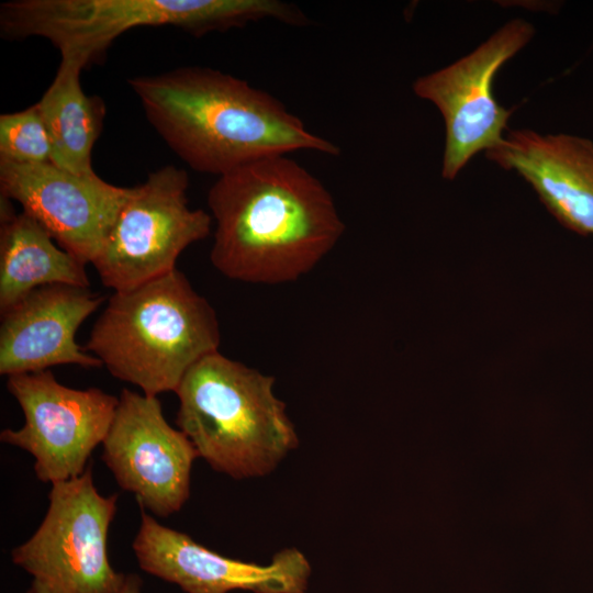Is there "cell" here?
Masks as SVG:
<instances>
[{"mask_svg": "<svg viewBox=\"0 0 593 593\" xmlns=\"http://www.w3.org/2000/svg\"><path fill=\"white\" fill-rule=\"evenodd\" d=\"M82 65L61 58L56 76L36 102L52 145V163L74 174L88 175L92 148L102 130L104 105L80 85Z\"/></svg>", "mask_w": 593, "mask_h": 593, "instance_id": "2e32d148", "label": "cell"}, {"mask_svg": "<svg viewBox=\"0 0 593 593\" xmlns=\"http://www.w3.org/2000/svg\"><path fill=\"white\" fill-rule=\"evenodd\" d=\"M488 159L527 181L564 227L593 235V143L568 134L507 130Z\"/></svg>", "mask_w": 593, "mask_h": 593, "instance_id": "5bb4252c", "label": "cell"}, {"mask_svg": "<svg viewBox=\"0 0 593 593\" xmlns=\"http://www.w3.org/2000/svg\"><path fill=\"white\" fill-rule=\"evenodd\" d=\"M7 389L22 410L24 424L3 429L0 440L31 454L35 474L44 483L82 474L112 425L119 398L98 388L66 387L51 370L10 376Z\"/></svg>", "mask_w": 593, "mask_h": 593, "instance_id": "ba28073f", "label": "cell"}, {"mask_svg": "<svg viewBox=\"0 0 593 593\" xmlns=\"http://www.w3.org/2000/svg\"><path fill=\"white\" fill-rule=\"evenodd\" d=\"M220 339L213 306L176 268L134 288L114 291L85 349L114 378L157 396L176 392L198 361L219 351Z\"/></svg>", "mask_w": 593, "mask_h": 593, "instance_id": "3957f363", "label": "cell"}, {"mask_svg": "<svg viewBox=\"0 0 593 593\" xmlns=\"http://www.w3.org/2000/svg\"><path fill=\"white\" fill-rule=\"evenodd\" d=\"M102 446L103 462L142 508L168 517L188 501L199 452L168 424L157 396L123 389Z\"/></svg>", "mask_w": 593, "mask_h": 593, "instance_id": "30bf717a", "label": "cell"}, {"mask_svg": "<svg viewBox=\"0 0 593 593\" xmlns=\"http://www.w3.org/2000/svg\"><path fill=\"white\" fill-rule=\"evenodd\" d=\"M141 588H142L141 578L135 574H128L126 577L125 584L120 593H142ZM27 593L30 592L27 591Z\"/></svg>", "mask_w": 593, "mask_h": 593, "instance_id": "ac0fdd59", "label": "cell"}, {"mask_svg": "<svg viewBox=\"0 0 593 593\" xmlns=\"http://www.w3.org/2000/svg\"><path fill=\"white\" fill-rule=\"evenodd\" d=\"M0 161L52 163V145L37 104L0 115Z\"/></svg>", "mask_w": 593, "mask_h": 593, "instance_id": "e0dca14e", "label": "cell"}, {"mask_svg": "<svg viewBox=\"0 0 593 593\" xmlns=\"http://www.w3.org/2000/svg\"><path fill=\"white\" fill-rule=\"evenodd\" d=\"M128 83L152 126L198 172L220 177L298 150L340 154L272 94L217 69L186 66Z\"/></svg>", "mask_w": 593, "mask_h": 593, "instance_id": "7a4b0ae2", "label": "cell"}, {"mask_svg": "<svg viewBox=\"0 0 593 593\" xmlns=\"http://www.w3.org/2000/svg\"><path fill=\"white\" fill-rule=\"evenodd\" d=\"M132 547L145 572L186 593H306L311 575L306 557L296 548L277 552L269 564L245 562L210 550L146 513Z\"/></svg>", "mask_w": 593, "mask_h": 593, "instance_id": "7c38bea8", "label": "cell"}, {"mask_svg": "<svg viewBox=\"0 0 593 593\" xmlns=\"http://www.w3.org/2000/svg\"><path fill=\"white\" fill-rule=\"evenodd\" d=\"M267 19L307 23L298 7L280 0H13L0 5L5 38L44 37L61 58L83 68L134 27L170 25L202 36Z\"/></svg>", "mask_w": 593, "mask_h": 593, "instance_id": "5b68a950", "label": "cell"}, {"mask_svg": "<svg viewBox=\"0 0 593 593\" xmlns=\"http://www.w3.org/2000/svg\"><path fill=\"white\" fill-rule=\"evenodd\" d=\"M89 288H37L1 313L0 373L37 372L59 365L102 367L76 342L79 326L103 303Z\"/></svg>", "mask_w": 593, "mask_h": 593, "instance_id": "4fadbf2b", "label": "cell"}, {"mask_svg": "<svg viewBox=\"0 0 593 593\" xmlns=\"http://www.w3.org/2000/svg\"><path fill=\"white\" fill-rule=\"evenodd\" d=\"M118 494L101 495L91 467L52 484L44 519L29 540L11 551L32 577L30 593H120L126 577L108 557V534Z\"/></svg>", "mask_w": 593, "mask_h": 593, "instance_id": "8992f818", "label": "cell"}, {"mask_svg": "<svg viewBox=\"0 0 593 593\" xmlns=\"http://www.w3.org/2000/svg\"><path fill=\"white\" fill-rule=\"evenodd\" d=\"M273 387V377L212 353L176 390V424L214 470L238 480L267 475L299 445Z\"/></svg>", "mask_w": 593, "mask_h": 593, "instance_id": "277c9868", "label": "cell"}, {"mask_svg": "<svg viewBox=\"0 0 593 593\" xmlns=\"http://www.w3.org/2000/svg\"><path fill=\"white\" fill-rule=\"evenodd\" d=\"M52 284L89 288L86 265L56 244L33 216L14 213L1 197L0 312Z\"/></svg>", "mask_w": 593, "mask_h": 593, "instance_id": "9a60e30c", "label": "cell"}, {"mask_svg": "<svg viewBox=\"0 0 593 593\" xmlns=\"http://www.w3.org/2000/svg\"><path fill=\"white\" fill-rule=\"evenodd\" d=\"M534 34L529 22L511 20L470 54L413 82L414 93L434 103L444 118L441 176L445 179H455L473 156L503 139L513 110L497 103L493 80Z\"/></svg>", "mask_w": 593, "mask_h": 593, "instance_id": "9c48e42d", "label": "cell"}, {"mask_svg": "<svg viewBox=\"0 0 593 593\" xmlns=\"http://www.w3.org/2000/svg\"><path fill=\"white\" fill-rule=\"evenodd\" d=\"M206 201L215 221L210 259L232 280L295 281L321 262L345 231L327 188L288 155L217 177Z\"/></svg>", "mask_w": 593, "mask_h": 593, "instance_id": "6da1fadb", "label": "cell"}, {"mask_svg": "<svg viewBox=\"0 0 593 593\" xmlns=\"http://www.w3.org/2000/svg\"><path fill=\"white\" fill-rule=\"evenodd\" d=\"M188 187L187 171L171 165L131 187L92 264L107 288L131 289L175 270L180 254L210 234L212 216L189 206Z\"/></svg>", "mask_w": 593, "mask_h": 593, "instance_id": "52a82bcc", "label": "cell"}, {"mask_svg": "<svg viewBox=\"0 0 593 593\" xmlns=\"http://www.w3.org/2000/svg\"><path fill=\"white\" fill-rule=\"evenodd\" d=\"M1 197L19 202L66 251L85 265L100 254L131 187L96 172L74 174L53 163L0 161Z\"/></svg>", "mask_w": 593, "mask_h": 593, "instance_id": "8fae6325", "label": "cell"}]
</instances>
